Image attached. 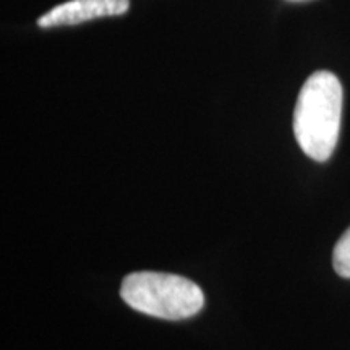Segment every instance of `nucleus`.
Here are the masks:
<instances>
[{
  "label": "nucleus",
  "mask_w": 350,
  "mask_h": 350,
  "mask_svg": "<svg viewBox=\"0 0 350 350\" xmlns=\"http://www.w3.org/2000/svg\"><path fill=\"white\" fill-rule=\"evenodd\" d=\"M130 0H68L38 18L39 28L73 26L86 21L125 15Z\"/></svg>",
  "instance_id": "nucleus-3"
},
{
  "label": "nucleus",
  "mask_w": 350,
  "mask_h": 350,
  "mask_svg": "<svg viewBox=\"0 0 350 350\" xmlns=\"http://www.w3.org/2000/svg\"><path fill=\"white\" fill-rule=\"evenodd\" d=\"M342 85L334 73L319 70L301 86L294 112V133L306 156L318 163L329 159L342 120Z\"/></svg>",
  "instance_id": "nucleus-1"
},
{
  "label": "nucleus",
  "mask_w": 350,
  "mask_h": 350,
  "mask_svg": "<svg viewBox=\"0 0 350 350\" xmlns=\"http://www.w3.org/2000/svg\"><path fill=\"white\" fill-rule=\"evenodd\" d=\"M120 297L137 312L169 321L195 317L204 306V294L198 284L182 275L154 271L126 275Z\"/></svg>",
  "instance_id": "nucleus-2"
},
{
  "label": "nucleus",
  "mask_w": 350,
  "mask_h": 350,
  "mask_svg": "<svg viewBox=\"0 0 350 350\" xmlns=\"http://www.w3.org/2000/svg\"><path fill=\"white\" fill-rule=\"evenodd\" d=\"M332 265L340 278L350 279V227L336 243L334 253H332Z\"/></svg>",
  "instance_id": "nucleus-4"
}]
</instances>
